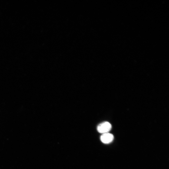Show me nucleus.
<instances>
[{
	"instance_id": "f257e3e1",
	"label": "nucleus",
	"mask_w": 169,
	"mask_h": 169,
	"mask_svg": "<svg viewBox=\"0 0 169 169\" xmlns=\"http://www.w3.org/2000/svg\"><path fill=\"white\" fill-rule=\"evenodd\" d=\"M111 127V124L109 122L105 121L99 124L97 127V130L99 133L103 134L108 132Z\"/></svg>"
},
{
	"instance_id": "f03ea898",
	"label": "nucleus",
	"mask_w": 169,
	"mask_h": 169,
	"mask_svg": "<svg viewBox=\"0 0 169 169\" xmlns=\"http://www.w3.org/2000/svg\"><path fill=\"white\" fill-rule=\"evenodd\" d=\"M113 135L109 132L102 134L100 137L101 141L104 143L108 144L113 140Z\"/></svg>"
}]
</instances>
